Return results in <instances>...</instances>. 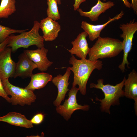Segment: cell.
<instances>
[{
	"label": "cell",
	"instance_id": "cell-1",
	"mask_svg": "<svg viewBox=\"0 0 137 137\" xmlns=\"http://www.w3.org/2000/svg\"><path fill=\"white\" fill-rule=\"evenodd\" d=\"M69 63L72 66L68 67L74 74L72 87L78 85L81 93L85 95L87 84L91 74L95 69L100 70L102 69V62L98 60L91 61L86 58L78 60L71 54Z\"/></svg>",
	"mask_w": 137,
	"mask_h": 137
},
{
	"label": "cell",
	"instance_id": "cell-2",
	"mask_svg": "<svg viewBox=\"0 0 137 137\" xmlns=\"http://www.w3.org/2000/svg\"><path fill=\"white\" fill-rule=\"evenodd\" d=\"M126 79L125 76L122 81L115 85L109 84H104L103 79H98L97 84L90 83V88L101 89L104 93L105 97L104 99H99L96 97L95 99L96 100L100 102V108L101 111L110 114L111 106L119 104V98L124 96L123 88Z\"/></svg>",
	"mask_w": 137,
	"mask_h": 137
},
{
	"label": "cell",
	"instance_id": "cell-3",
	"mask_svg": "<svg viewBox=\"0 0 137 137\" xmlns=\"http://www.w3.org/2000/svg\"><path fill=\"white\" fill-rule=\"evenodd\" d=\"M97 39L89 48L88 54L90 60L115 57L123 50L122 41L118 39L100 36Z\"/></svg>",
	"mask_w": 137,
	"mask_h": 137
},
{
	"label": "cell",
	"instance_id": "cell-4",
	"mask_svg": "<svg viewBox=\"0 0 137 137\" xmlns=\"http://www.w3.org/2000/svg\"><path fill=\"white\" fill-rule=\"evenodd\" d=\"M40 23L37 21L33 22L31 29L27 32L24 31L19 35L12 34L9 37V43L7 47L11 48L12 52H15L20 48H27L35 45L38 48L44 47V39L39 33Z\"/></svg>",
	"mask_w": 137,
	"mask_h": 137
},
{
	"label": "cell",
	"instance_id": "cell-5",
	"mask_svg": "<svg viewBox=\"0 0 137 137\" xmlns=\"http://www.w3.org/2000/svg\"><path fill=\"white\" fill-rule=\"evenodd\" d=\"M4 89L7 94L11 96V102L13 105H31L36 99L33 91L15 86L11 84L8 79L2 81Z\"/></svg>",
	"mask_w": 137,
	"mask_h": 137
},
{
	"label": "cell",
	"instance_id": "cell-6",
	"mask_svg": "<svg viewBox=\"0 0 137 137\" xmlns=\"http://www.w3.org/2000/svg\"><path fill=\"white\" fill-rule=\"evenodd\" d=\"M119 28L123 32L120 37L123 39L122 42L123 55L122 61L118 67L123 72H124L126 65L129 68V65L130 63L127 57L129 53L132 48L134 35L137 31V22H135V19H134L129 23L121 24Z\"/></svg>",
	"mask_w": 137,
	"mask_h": 137
},
{
	"label": "cell",
	"instance_id": "cell-7",
	"mask_svg": "<svg viewBox=\"0 0 137 137\" xmlns=\"http://www.w3.org/2000/svg\"><path fill=\"white\" fill-rule=\"evenodd\" d=\"M79 89L76 86L72 87L68 92V97L62 105L57 107L56 111L57 113L63 116L66 121L71 117L73 112L76 110H81L87 111L89 106L88 105L82 106L78 104L76 99L77 93Z\"/></svg>",
	"mask_w": 137,
	"mask_h": 137
},
{
	"label": "cell",
	"instance_id": "cell-8",
	"mask_svg": "<svg viewBox=\"0 0 137 137\" xmlns=\"http://www.w3.org/2000/svg\"><path fill=\"white\" fill-rule=\"evenodd\" d=\"M10 47H6L0 52V78L2 81L13 77L16 63L12 59Z\"/></svg>",
	"mask_w": 137,
	"mask_h": 137
},
{
	"label": "cell",
	"instance_id": "cell-9",
	"mask_svg": "<svg viewBox=\"0 0 137 137\" xmlns=\"http://www.w3.org/2000/svg\"><path fill=\"white\" fill-rule=\"evenodd\" d=\"M48 50L44 47L35 50H25L24 52L36 64L39 70L44 72L47 71L53 64V62L49 61L47 57Z\"/></svg>",
	"mask_w": 137,
	"mask_h": 137
},
{
	"label": "cell",
	"instance_id": "cell-10",
	"mask_svg": "<svg viewBox=\"0 0 137 137\" xmlns=\"http://www.w3.org/2000/svg\"><path fill=\"white\" fill-rule=\"evenodd\" d=\"M18 58V61L16 63L15 73L13 77H30L33 74V70L37 68V65L24 52L20 54Z\"/></svg>",
	"mask_w": 137,
	"mask_h": 137
},
{
	"label": "cell",
	"instance_id": "cell-11",
	"mask_svg": "<svg viewBox=\"0 0 137 137\" xmlns=\"http://www.w3.org/2000/svg\"><path fill=\"white\" fill-rule=\"evenodd\" d=\"M66 68V71L63 75L59 74L53 78L52 80L58 89L57 97L53 102L54 105L56 107L60 105L62 101L64 100L66 93L69 90L68 88L69 84L68 81L71 72L68 67Z\"/></svg>",
	"mask_w": 137,
	"mask_h": 137
},
{
	"label": "cell",
	"instance_id": "cell-12",
	"mask_svg": "<svg viewBox=\"0 0 137 137\" xmlns=\"http://www.w3.org/2000/svg\"><path fill=\"white\" fill-rule=\"evenodd\" d=\"M40 27L43 33V38L46 41L55 40L61 29L58 22L48 16L41 20Z\"/></svg>",
	"mask_w": 137,
	"mask_h": 137
},
{
	"label": "cell",
	"instance_id": "cell-13",
	"mask_svg": "<svg viewBox=\"0 0 137 137\" xmlns=\"http://www.w3.org/2000/svg\"><path fill=\"white\" fill-rule=\"evenodd\" d=\"M124 14V11H122L112 18L109 17L108 20L105 23L100 25H94L83 21L82 22L81 27L87 33L90 40L93 41L100 36L101 31L108 25L112 22L121 19Z\"/></svg>",
	"mask_w": 137,
	"mask_h": 137
},
{
	"label": "cell",
	"instance_id": "cell-14",
	"mask_svg": "<svg viewBox=\"0 0 137 137\" xmlns=\"http://www.w3.org/2000/svg\"><path fill=\"white\" fill-rule=\"evenodd\" d=\"M88 36V34L85 31L79 33L71 42L73 47L68 52L81 59H85L90 48L86 39Z\"/></svg>",
	"mask_w": 137,
	"mask_h": 137
},
{
	"label": "cell",
	"instance_id": "cell-15",
	"mask_svg": "<svg viewBox=\"0 0 137 137\" xmlns=\"http://www.w3.org/2000/svg\"><path fill=\"white\" fill-rule=\"evenodd\" d=\"M124 96L127 98L133 99L134 101V108L137 114V73L133 69L128 74V77L124 82Z\"/></svg>",
	"mask_w": 137,
	"mask_h": 137
},
{
	"label": "cell",
	"instance_id": "cell-16",
	"mask_svg": "<svg viewBox=\"0 0 137 137\" xmlns=\"http://www.w3.org/2000/svg\"><path fill=\"white\" fill-rule=\"evenodd\" d=\"M114 5V3L111 1L104 2L99 0L97 1V4L89 11L84 12L79 8L77 10L81 16L88 18L92 21H96L98 20L100 14L104 13Z\"/></svg>",
	"mask_w": 137,
	"mask_h": 137
},
{
	"label": "cell",
	"instance_id": "cell-17",
	"mask_svg": "<svg viewBox=\"0 0 137 137\" xmlns=\"http://www.w3.org/2000/svg\"><path fill=\"white\" fill-rule=\"evenodd\" d=\"M26 128L33 127L30 120L27 119L25 115L18 112H10L6 115L0 117V122Z\"/></svg>",
	"mask_w": 137,
	"mask_h": 137
},
{
	"label": "cell",
	"instance_id": "cell-18",
	"mask_svg": "<svg viewBox=\"0 0 137 137\" xmlns=\"http://www.w3.org/2000/svg\"><path fill=\"white\" fill-rule=\"evenodd\" d=\"M30 77V81L25 88L32 91L44 88L53 78L52 75L44 72L33 74Z\"/></svg>",
	"mask_w": 137,
	"mask_h": 137
},
{
	"label": "cell",
	"instance_id": "cell-19",
	"mask_svg": "<svg viewBox=\"0 0 137 137\" xmlns=\"http://www.w3.org/2000/svg\"><path fill=\"white\" fill-rule=\"evenodd\" d=\"M15 0H1L0 5V18H7L16 10Z\"/></svg>",
	"mask_w": 137,
	"mask_h": 137
},
{
	"label": "cell",
	"instance_id": "cell-20",
	"mask_svg": "<svg viewBox=\"0 0 137 137\" xmlns=\"http://www.w3.org/2000/svg\"><path fill=\"white\" fill-rule=\"evenodd\" d=\"M48 8L46 10L47 14L48 17L56 21L60 18L59 11L57 3L56 0H47Z\"/></svg>",
	"mask_w": 137,
	"mask_h": 137
},
{
	"label": "cell",
	"instance_id": "cell-21",
	"mask_svg": "<svg viewBox=\"0 0 137 137\" xmlns=\"http://www.w3.org/2000/svg\"><path fill=\"white\" fill-rule=\"evenodd\" d=\"M14 29L0 24V44L9 37L11 35L15 33H21L28 30Z\"/></svg>",
	"mask_w": 137,
	"mask_h": 137
},
{
	"label": "cell",
	"instance_id": "cell-22",
	"mask_svg": "<svg viewBox=\"0 0 137 137\" xmlns=\"http://www.w3.org/2000/svg\"><path fill=\"white\" fill-rule=\"evenodd\" d=\"M44 115L42 113H39L34 115L30 120L32 124H39L43 121Z\"/></svg>",
	"mask_w": 137,
	"mask_h": 137
},
{
	"label": "cell",
	"instance_id": "cell-23",
	"mask_svg": "<svg viewBox=\"0 0 137 137\" xmlns=\"http://www.w3.org/2000/svg\"><path fill=\"white\" fill-rule=\"evenodd\" d=\"M0 96L5 99L8 102L11 103L10 98L7 94L3 87L2 80L0 78Z\"/></svg>",
	"mask_w": 137,
	"mask_h": 137
},
{
	"label": "cell",
	"instance_id": "cell-24",
	"mask_svg": "<svg viewBox=\"0 0 137 137\" xmlns=\"http://www.w3.org/2000/svg\"><path fill=\"white\" fill-rule=\"evenodd\" d=\"M86 0H74V3L73 5L74 11L77 10L79 8L80 5L82 3L85 2Z\"/></svg>",
	"mask_w": 137,
	"mask_h": 137
},
{
	"label": "cell",
	"instance_id": "cell-25",
	"mask_svg": "<svg viewBox=\"0 0 137 137\" xmlns=\"http://www.w3.org/2000/svg\"><path fill=\"white\" fill-rule=\"evenodd\" d=\"M9 41V37L0 44V52L6 47Z\"/></svg>",
	"mask_w": 137,
	"mask_h": 137
},
{
	"label": "cell",
	"instance_id": "cell-26",
	"mask_svg": "<svg viewBox=\"0 0 137 137\" xmlns=\"http://www.w3.org/2000/svg\"><path fill=\"white\" fill-rule=\"evenodd\" d=\"M131 0V7L134 13L137 14V0Z\"/></svg>",
	"mask_w": 137,
	"mask_h": 137
},
{
	"label": "cell",
	"instance_id": "cell-27",
	"mask_svg": "<svg viewBox=\"0 0 137 137\" xmlns=\"http://www.w3.org/2000/svg\"><path fill=\"white\" fill-rule=\"evenodd\" d=\"M104 1H106V0H103ZM123 2L124 5L128 8H130L131 7V4L130 3L128 0H121Z\"/></svg>",
	"mask_w": 137,
	"mask_h": 137
},
{
	"label": "cell",
	"instance_id": "cell-28",
	"mask_svg": "<svg viewBox=\"0 0 137 137\" xmlns=\"http://www.w3.org/2000/svg\"><path fill=\"white\" fill-rule=\"evenodd\" d=\"M56 1L58 4L60 5L61 4V0H56Z\"/></svg>",
	"mask_w": 137,
	"mask_h": 137
}]
</instances>
